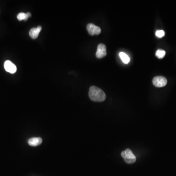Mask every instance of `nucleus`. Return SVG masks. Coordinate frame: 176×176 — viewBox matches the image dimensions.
I'll return each mask as SVG.
<instances>
[{
  "mask_svg": "<svg viewBox=\"0 0 176 176\" xmlns=\"http://www.w3.org/2000/svg\"><path fill=\"white\" fill-rule=\"evenodd\" d=\"M89 96L91 100L95 102H102L106 98L105 93L100 88L95 86L90 87Z\"/></svg>",
  "mask_w": 176,
  "mask_h": 176,
  "instance_id": "f257e3e1",
  "label": "nucleus"
},
{
  "mask_svg": "<svg viewBox=\"0 0 176 176\" xmlns=\"http://www.w3.org/2000/svg\"><path fill=\"white\" fill-rule=\"evenodd\" d=\"M121 155L126 163L128 164H132L136 161V156L130 149H127L125 151H122Z\"/></svg>",
  "mask_w": 176,
  "mask_h": 176,
  "instance_id": "f03ea898",
  "label": "nucleus"
},
{
  "mask_svg": "<svg viewBox=\"0 0 176 176\" xmlns=\"http://www.w3.org/2000/svg\"><path fill=\"white\" fill-rule=\"evenodd\" d=\"M167 83L166 78L163 76H156L153 79V84L154 86L158 88L164 87Z\"/></svg>",
  "mask_w": 176,
  "mask_h": 176,
  "instance_id": "7ed1b4c3",
  "label": "nucleus"
},
{
  "mask_svg": "<svg viewBox=\"0 0 176 176\" xmlns=\"http://www.w3.org/2000/svg\"><path fill=\"white\" fill-rule=\"evenodd\" d=\"M87 29L89 34L90 35H98L101 33V30L99 26H95L93 24H89L87 25Z\"/></svg>",
  "mask_w": 176,
  "mask_h": 176,
  "instance_id": "20e7f679",
  "label": "nucleus"
},
{
  "mask_svg": "<svg viewBox=\"0 0 176 176\" xmlns=\"http://www.w3.org/2000/svg\"><path fill=\"white\" fill-rule=\"evenodd\" d=\"M106 55H107V51L105 45L103 44H99L97 48L96 57L98 58H102L103 57L106 56Z\"/></svg>",
  "mask_w": 176,
  "mask_h": 176,
  "instance_id": "39448f33",
  "label": "nucleus"
},
{
  "mask_svg": "<svg viewBox=\"0 0 176 176\" xmlns=\"http://www.w3.org/2000/svg\"><path fill=\"white\" fill-rule=\"evenodd\" d=\"M4 68L5 70L10 74H14L17 71V67L10 60H6L4 63Z\"/></svg>",
  "mask_w": 176,
  "mask_h": 176,
  "instance_id": "423d86ee",
  "label": "nucleus"
},
{
  "mask_svg": "<svg viewBox=\"0 0 176 176\" xmlns=\"http://www.w3.org/2000/svg\"><path fill=\"white\" fill-rule=\"evenodd\" d=\"M42 30V27L40 26H37L36 28H32L31 30H30V35L32 39H36L38 37L39 33L40 32L41 30Z\"/></svg>",
  "mask_w": 176,
  "mask_h": 176,
  "instance_id": "0eeeda50",
  "label": "nucleus"
},
{
  "mask_svg": "<svg viewBox=\"0 0 176 176\" xmlns=\"http://www.w3.org/2000/svg\"><path fill=\"white\" fill-rule=\"evenodd\" d=\"M42 142V139L41 138H32L28 141V143L31 146H37Z\"/></svg>",
  "mask_w": 176,
  "mask_h": 176,
  "instance_id": "6e6552de",
  "label": "nucleus"
},
{
  "mask_svg": "<svg viewBox=\"0 0 176 176\" xmlns=\"http://www.w3.org/2000/svg\"><path fill=\"white\" fill-rule=\"evenodd\" d=\"M119 56L124 63L128 64L130 61V58L125 53L121 52L119 53Z\"/></svg>",
  "mask_w": 176,
  "mask_h": 176,
  "instance_id": "1a4fd4ad",
  "label": "nucleus"
},
{
  "mask_svg": "<svg viewBox=\"0 0 176 176\" xmlns=\"http://www.w3.org/2000/svg\"><path fill=\"white\" fill-rule=\"evenodd\" d=\"M166 51L162 50H158L156 51V55L159 59L163 58L166 55Z\"/></svg>",
  "mask_w": 176,
  "mask_h": 176,
  "instance_id": "9d476101",
  "label": "nucleus"
},
{
  "mask_svg": "<svg viewBox=\"0 0 176 176\" xmlns=\"http://www.w3.org/2000/svg\"><path fill=\"white\" fill-rule=\"evenodd\" d=\"M156 35L158 38H162V37H163L165 35V32L162 30H157L156 32Z\"/></svg>",
  "mask_w": 176,
  "mask_h": 176,
  "instance_id": "9b49d317",
  "label": "nucleus"
},
{
  "mask_svg": "<svg viewBox=\"0 0 176 176\" xmlns=\"http://www.w3.org/2000/svg\"><path fill=\"white\" fill-rule=\"evenodd\" d=\"M26 17V14L23 13V12H21V13L18 14V15H17V19L19 21H25Z\"/></svg>",
  "mask_w": 176,
  "mask_h": 176,
  "instance_id": "f8f14e48",
  "label": "nucleus"
},
{
  "mask_svg": "<svg viewBox=\"0 0 176 176\" xmlns=\"http://www.w3.org/2000/svg\"><path fill=\"white\" fill-rule=\"evenodd\" d=\"M26 19L25 21L27 20L28 18L30 17L31 16V13H30V12H27V13H26Z\"/></svg>",
  "mask_w": 176,
  "mask_h": 176,
  "instance_id": "ddd939ff",
  "label": "nucleus"
}]
</instances>
